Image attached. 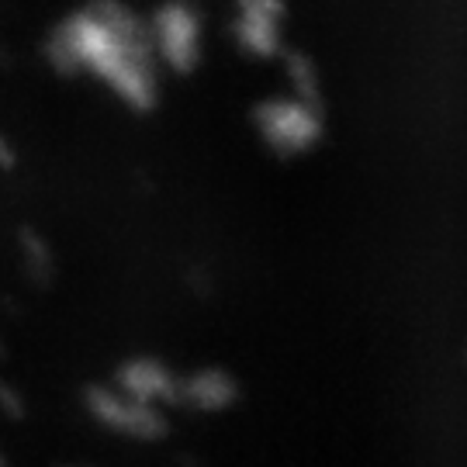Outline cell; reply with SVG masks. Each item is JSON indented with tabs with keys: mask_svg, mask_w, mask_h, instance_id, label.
<instances>
[{
	"mask_svg": "<svg viewBox=\"0 0 467 467\" xmlns=\"http://www.w3.org/2000/svg\"><path fill=\"white\" fill-rule=\"evenodd\" d=\"M49 63L59 73H98L135 111L156 104V56L150 32L118 0H90L56 25L46 42Z\"/></svg>",
	"mask_w": 467,
	"mask_h": 467,
	"instance_id": "obj_1",
	"label": "cell"
},
{
	"mask_svg": "<svg viewBox=\"0 0 467 467\" xmlns=\"http://www.w3.org/2000/svg\"><path fill=\"white\" fill-rule=\"evenodd\" d=\"M84 412L108 436H115L121 443H139L152 447L170 436V416L160 409H150L142 401L129 399L125 391H118L115 384H94L84 391Z\"/></svg>",
	"mask_w": 467,
	"mask_h": 467,
	"instance_id": "obj_2",
	"label": "cell"
},
{
	"mask_svg": "<svg viewBox=\"0 0 467 467\" xmlns=\"http://www.w3.org/2000/svg\"><path fill=\"white\" fill-rule=\"evenodd\" d=\"M253 125L264 146L277 156H298L322 139V115L298 98H270L253 108Z\"/></svg>",
	"mask_w": 467,
	"mask_h": 467,
	"instance_id": "obj_3",
	"label": "cell"
},
{
	"mask_svg": "<svg viewBox=\"0 0 467 467\" xmlns=\"http://www.w3.org/2000/svg\"><path fill=\"white\" fill-rule=\"evenodd\" d=\"M150 42L156 56L177 73L198 67L201 59V17L187 0H170L152 15Z\"/></svg>",
	"mask_w": 467,
	"mask_h": 467,
	"instance_id": "obj_4",
	"label": "cell"
},
{
	"mask_svg": "<svg viewBox=\"0 0 467 467\" xmlns=\"http://www.w3.org/2000/svg\"><path fill=\"white\" fill-rule=\"evenodd\" d=\"M118 391H125L129 399L142 401L150 409L167 412L170 419L177 416V384H181V370L160 360V357H129L115 368L108 378Z\"/></svg>",
	"mask_w": 467,
	"mask_h": 467,
	"instance_id": "obj_5",
	"label": "cell"
},
{
	"mask_svg": "<svg viewBox=\"0 0 467 467\" xmlns=\"http://www.w3.org/2000/svg\"><path fill=\"white\" fill-rule=\"evenodd\" d=\"M239 401V381L233 370L208 364V368L181 370V384H177V412L184 416H225L233 412Z\"/></svg>",
	"mask_w": 467,
	"mask_h": 467,
	"instance_id": "obj_6",
	"label": "cell"
},
{
	"mask_svg": "<svg viewBox=\"0 0 467 467\" xmlns=\"http://www.w3.org/2000/svg\"><path fill=\"white\" fill-rule=\"evenodd\" d=\"M239 21H235V42L250 56H277L281 52V21L284 0H235Z\"/></svg>",
	"mask_w": 467,
	"mask_h": 467,
	"instance_id": "obj_7",
	"label": "cell"
},
{
	"mask_svg": "<svg viewBox=\"0 0 467 467\" xmlns=\"http://www.w3.org/2000/svg\"><path fill=\"white\" fill-rule=\"evenodd\" d=\"M284 67H287V80L295 87V98L305 104H316L318 108V69L316 63L305 56V52H287L284 56Z\"/></svg>",
	"mask_w": 467,
	"mask_h": 467,
	"instance_id": "obj_8",
	"label": "cell"
},
{
	"mask_svg": "<svg viewBox=\"0 0 467 467\" xmlns=\"http://www.w3.org/2000/svg\"><path fill=\"white\" fill-rule=\"evenodd\" d=\"M21 250H25V267H28V274H32L35 281H49L52 270H56L49 243L38 233H32V229H25L21 233Z\"/></svg>",
	"mask_w": 467,
	"mask_h": 467,
	"instance_id": "obj_9",
	"label": "cell"
},
{
	"mask_svg": "<svg viewBox=\"0 0 467 467\" xmlns=\"http://www.w3.org/2000/svg\"><path fill=\"white\" fill-rule=\"evenodd\" d=\"M17 163L15 142H7V135H0V170H11Z\"/></svg>",
	"mask_w": 467,
	"mask_h": 467,
	"instance_id": "obj_10",
	"label": "cell"
}]
</instances>
